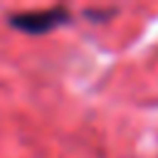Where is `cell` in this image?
<instances>
[{"label": "cell", "mask_w": 158, "mask_h": 158, "mask_svg": "<svg viewBox=\"0 0 158 158\" xmlns=\"http://www.w3.org/2000/svg\"><path fill=\"white\" fill-rule=\"evenodd\" d=\"M72 22V15L67 7H42V10H27V12H15L7 17V25L15 27L17 32L25 35H47L54 32L64 25Z\"/></svg>", "instance_id": "cell-1"}]
</instances>
